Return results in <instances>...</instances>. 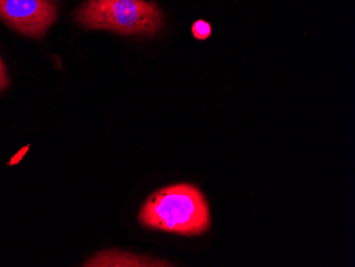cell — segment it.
Returning <instances> with one entry per match:
<instances>
[{"mask_svg": "<svg viewBox=\"0 0 355 267\" xmlns=\"http://www.w3.org/2000/svg\"><path fill=\"white\" fill-rule=\"evenodd\" d=\"M141 226L183 236H196L211 227V211L196 185L175 183L148 197L139 213Z\"/></svg>", "mask_w": 355, "mask_h": 267, "instance_id": "1", "label": "cell"}, {"mask_svg": "<svg viewBox=\"0 0 355 267\" xmlns=\"http://www.w3.org/2000/svg\"><path fill=\"white\" fill-rule=\"evenodd\" d=\"M76 21L92 30L121 35H153L164 27V14L147 0H87L78 8Z\"/></svg>", "mask_w": 355, "mask_h": 267, "instance_id": "2", "label": "cell"}, {"mask_svg": "<svg viewBox=\"0 0 355 267\" xmlns=\"http://www.w3.org/2000/svg\"><path fill=\"white\" fill-rule=\"evenodd\" d=\"M0 19L26 37H43L57 19L55 0H0Z\"/></svg>", "mask_w": 355, "mask_h": 267, "instance_id": "3", "label": "cell"}, {"mask_svg": "<svg viewBox=\"0 0 355 267\" xmlns=\"http://www.w3.org/2000/svg\"><path fill=\"white\" fill-rule=\"evenodd\" d=\"M89 267H155L173 266L166 261L157 260L149 257L139 256L127 251H101L85 262Z\"/></svg>", "mask_w": 355, "mask_h": 267, "instance_id": "4", "label": "cell"}, {"mask_svg": "<svg viewBox=\"0 0 355 267\" xmlns=\"http://www.w3.org/2000/svg\"><path fill=\"white\" fill-rule=\"evenodd\" d=\"M212 25L205 19H198L191 26L193 37L200 41L209 39L212 35Z\"/></svg>", "mask_w": 355, "mask_h": 267, "instance_id": "5", "label": "cell"}, {"mask_svg": "<svg viewBox=\"0 0 355 267\" xmlns=\"http://www.w3.org/2000/svg\"><path fill=\"white\" fill-rule=\"evenodd\" d=\"M8 85H9V77H8L7 69L0 58V93L7 89Z\"/></svg>", "mask_w": 355, "mask_h": 267, "instance_id": "6", "label": "cell"}]
</instances>
